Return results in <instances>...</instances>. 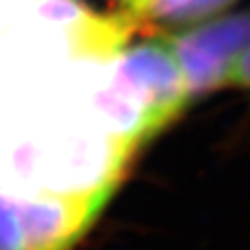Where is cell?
I'll return each mask as SVG.
<instances>
[{"mask_svg": "<svg viewBox=\"0 0 250 250\" xmlns=\"http://www.w3.org/2000/svg\"><path fill=\"white\" fill-rule=\"evenodd\" d=\"M134 150L113 138L82 85L44 88L0 125V188L15 194L113 192Z\"/></svg>", "mask_w": 250, "mask_h": 250, "instance_id": "1", "label": "cell"}, {"mask_svg": "<svg viewBox=\"0 0 250 250\" xmlns=\"http://www.w3.org/2000/svg\"><path fill=\"white\" fill-rule=\"evenodd\" d=\"M82 92L103 127L134 152L192 103L182 69L163 38L98 59L85 71Z\"/></svg>", "mask_w": 250, "mask_h": 250, "instance_id": "2", "label": "cell"}, {"mask_svg": "<svg viewBox=\"0 0 250 250\" xmlns=\"http://www.w3.org/2000/svg\"><path fill=\"white\" fill-rule=\"evenodd\" d=\"M225 85H236V88L250 90V46L233 62L228 80H225Z\"/></svg>", "mask_w": 250, "mask_h": 250, "instance_id": "7", "label": "cell"}, {"mask_svg": "<svg viewBox=\"0 0 250 250\" xmlns=\"http://www.w3.org/2000/svg\"><path fill=\"white\" fill-rule=\"evenodd\" d=\"M40 0H0V38L13 31Z\"/></svg>", "mask_w": 250, "mask_h": 250, "instance_id": "6", "label": "cell"}, {"mask_svg": "<svg viewBox=\"0 0 250 250\" xmlns=\"http://www.w3.org/2000/svg\"><path fill=\"white\" fill-rule=\"evenodd\" d=\"M236 0H127L123 15L134 27H179L215 17Z\"/></svg>", "mask_w": 250, "mask_h": 250, "instance_id": "5", "label": "cell"}, {"mask_svg": "<svg viewBox=\"0 0 250 250\" xmlns=\"http://www.w3.org/2000/svg\"><path fill=\"white\" fill-rule=\"evenodd\" d=\"M123 2H127V0H123Z\"/></svg>", "mask_w": 250, "mask_h": 250, "instance_id": "8", "label": "cell"}, {"mask_svg": "<svg viewBox=\"0 0 250 250\" xmlns=\"http://www.w3.org/2000/svg\"><path fill=\"white\" fill-rule=\"evenodd\" d=\"M111 196L15 194L0 188V250H73Z\"/></svg>", "mask_w": 250, "mask_h": 250, "instance_id": "3", "label": "cell"}, {"mask_svg": "<svg viewBox=\"0 0 250 250\" xmlns=\"http://www.w3.org/2000/svg\"><path fill=\"white\" fill-rule=\"evenodd\" d=\"M163 40L184 73L192 100L225 85L233 62L250 46V9L200 21Z\"/></svg>", "mask_w": 250, "mask_h": 250, "instance_id": "4", "label": "cell"}]
</instances>
